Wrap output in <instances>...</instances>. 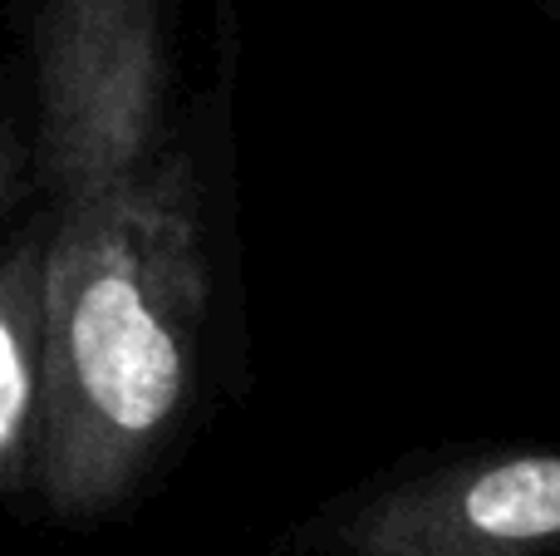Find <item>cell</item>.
Listing matches in <instances>:
<instances>
[{
	"label": "cell",
	"instance_id": "1",
	"mask_svg": "<svg viewBox=\"0 0 560 556\" xmlns=\"http://www.w3.org/2000/svg\"><path fill=\"white\" fill-rule=\"evenodd\" d=\"M202 321V252L173 177L124 187L94 212L55 271V384L79 498L114 493L187 399Z\"/></svg>",
	"mask_w": 560,
	"mask_h": 556
},
{
	"label": "cell",
	"instance_id": "3",
	"mask_svg": "<svg viewBox=\"0 0 560 556\" xmlns=\"http://www.w3.org/2000/svg\"><path fill=\"white\" fill-rule=\"evenodd\" d=\"M25 399H30V374H25V360H20V340L5 325V315H0V449L15 439Z\"/></svg>",
	"mask_w": 560,
	"mask_h": 556
},
{
	"label": "cell",
	"instance_id": "2",
	"mask_svg": "<svg viewBox=\"0 0 560 556\" xmlns=\"http://www.w3.org/2000/svg\"><path fill=\"white\" fill-rule=\"evenodd\" d=\"M310 556H560V449H482L359 488L305 522Z\"/></svg>",
	"mask_w": 560,
	"mask_h": 556
}]
</instances>
